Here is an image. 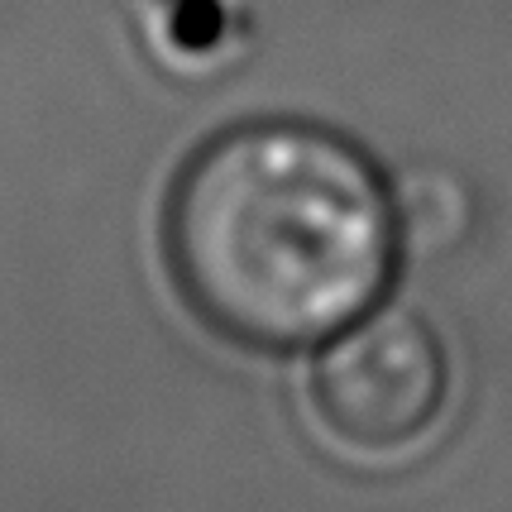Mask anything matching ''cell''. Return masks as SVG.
I'll return each instance as SVG.
<instances>
[{
	"label": "cell",
	"instance_id": "1",
	"mask_svg": "<svg viewBox=\"0 0 512 512\" xmlns=\"http://www.w3.org/2000/svg\"><path fill=\"white\" fill-rule=\"evenodd\" d=\"M163 245L211 331L302 355L388 297L402 249L398 192L345 134L249 120L187 158Z\"/></svg>",
	"mask_w": 512,
	"mask_h": 512
},
{
	"label": "cell",
	"instance_id": "2",
	"mask_svg": "<svg viewBox=\"0 0 512 512\" xmlns=\"http://www.w3.org/2000/svg\"><path fill=\"white\" fill-rule=\"evenodd\" d=\"M312 412L350 455L388 460L422 446L446 417L450 359L436 326L379 302L312 350Z\"/></svg>",
	"mask_w": 512,
	"mask_h": 512
}]
</instances>
